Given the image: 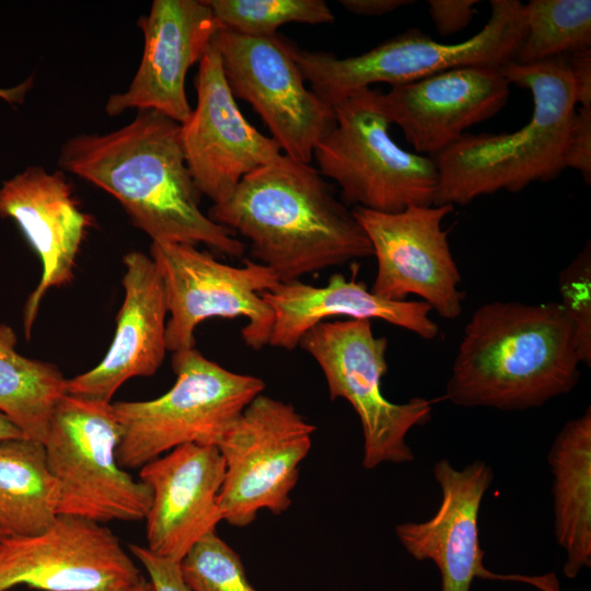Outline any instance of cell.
I'll return each mask as SVG.
<instances>
[{"label": "cell", "instance_id": "obj_29", "mask_svg": "<svg viewBox=\"0 0 591 591\" xmlns=\"http://www.w3.org/2000/svg\"><path fill=\"white\" fill-rule=\"evenodd\" d=\"M563 311L571 322L581 363L591 364V247L584 248L558 277Z\"/></svg>", "mask_w": 591, "mask_h": 591}, {"label": "cell", "instance_id": "obj_9", "mask_svg": "<svg viewBox=\"0 0 591 591\" xmlns=\"http://www.w3.org/2000/svg\"><path fill=\"white\" fill-rule=\"evenodd\" d=\"M299 346L323 371L331 399L344 398L358 415L363 433V467L412 462L414 454L406 436L431 419L432 402L413 397L393 403L383 395L387 339L373 334L371 321H324L306 332Z\"/></svg>", "mask_w": 591, "mask_h": 591}, {"label": "cell", "instance_id": "obj_27", "mask_svg": "<svg viewBox=\"0 0 591 591\" xmlns=\"http://www.w3.org/2000/svg\"><path fill=\"white\" fill-rule=\"evenodd\" d=\"M221 28L273 37L288 23L326 24L335 16L324 0H205Z\"/></svg>", "mask_w": 591, "mask_h": 591}, {"label": "cell", "instance_id": "obj_35", "mask_svg": "<svg viewBox=\"0 0 591 591\" xmlns=\"http://www.w3.org/2000/svg\"><path fill=\"white\" fill-rule=\"evenodd\" d=\"M31 85H32V79H27L26 81L22 82L21 84L14 88H9V89L0 88V97L10 103L22 102L25 93L28 91Z\"/></svg>", "mask_w": 591, "mask_h": 591}, {"label": "cell", "instance_id": "obj_23", "mask_svg": "<svg viewBox=\"0 0 591 591\" xmlns=\"http://www.w3.org/2000/svg\"><path fill=\"white\" fill-rule=\"evenodd\" d=\"M548 463L554 476V529L566 551L564 575L578 576L591 566V409L561 428Z\"/></svg>", "mask_w": 591, "mask_h": 591}, {"label": "cell", "instance_id": "obj_19", "mask_svg": "<svg viewBox=\"0 0 591 591\" xmlns=\"http://www.w3.org/2000/svg\"><path fill=\"white\" fill-rule=\"evenodd\" d=\"M152 491L146 517L147 548L179 563L190 547L222 521L219 494L224 463L216 445L187 443L140 467Z\"/></svg>", "mask_w": 591, "mask_h": 591}, {"label": "cell", "instance_id": "obj_2", "mask_svg": "<svg viewBox=\"0 0 591 591\" xmlns=\"http://www.w3.org/2000/svg\"><path fill=\"white\" fill-rule=\"evenodd\" d=\"M208 217L250 241L281 282L372 255L362 227L320 172L281 154L245 175Z\"/></svg>", "mask_w": 591, "mask_h": 591}, {"label": "cell", "instance_id": "obj_38", "mask_svg": "<svg viewBox=\"0 0 591 591\" xmlns=\"http://www.w3.org/2000/svg\"><path fill=\"white\" fill-rule=\"evenodd\" d=\"M8 537L7 533L0 528V541Z\"/></svg>", "mask_w": 591, "mask_h": 591}, {"label": "cell", "instance_id": "obj_11", "mask_svg": "<svg viewBox=\"0 0 591 591\" xmlns=\"http://www.w3.org/2000/svg\"><path fill=\"white\" fill-rule=\"evenodd\" d=\"M150 256L165 290L167 350L194 348L196 326L211 317L243 316L247 320L241 331L245 345L256 350L268 345L274 312L262 293L280 282L271 269L251 259L231 266L183 243L152 242Z\"/></svg>", "mask_w": 591, "mask_h": 591}, {"label": "cell", "instance_id": "obj_18", "mask_svg": "<svg viewBox=\"0 0 591 591\" xmlns=\"http://www.w3.org/2000/svg\"><path fill=\"white\" fill-rule=\"evenodd\" d=\"M509 94L500 67L466 66L393 85L382 92V106L416 153L432 158L498 114Z\"/></svg>", "mask_w": 591, "mask_h": 591}, {"label": "cell", "instance_id": "obj_36", "mask_svg": "<svg viewBox=\"0 0 591 591\" xmlns=\"http://www.w3.org/2000/svg\"><path fill=\"white\" fill-rule=\"evenodd\" d=\"M23 432L0 412V441L23 438Z\"/></svg>", "mask_w": 591, "mask_h": 591}, {"label": "cell", "instance_id": "obj_1", "mask_svg": "<svg viewBox=\"0 0 591 591\" xmlns=\"http://www.w3.org/2000/svg\"><path fill=\"white\" fill-rule=\"evenodd\" d=\"M58 164L111 194L152 242L201 243L232 257L245 252L232 231L200 210L181 124L157 111H138L129 124L107 134L69 138Z\"/></svg>", "mask_w": 591, "mask_h": 591}, {"label": "cell", "instance_id": "obj_6", "mask_svg": "<svg viewBox=\"0 0 591 591\" xmlns=\"http://www.w3.org/2000/svg\"><path fill=\"white\" fill-rule=\"evenodd\" d=\"M174 385L150 401L112 403L120 427L119 465L141 467L187 443L219 447L244 408L265 389L255 375L230 371L195 347L173 352Z\"/></svg>", "mask_w": 591, "mask_h": 591}, {"label": "cell", "instance_id": "obj_5", "mask_svg": "<svg viewBox=\"0 0 591 591\" xmlns=\"http://www.w3.org/2000/svg\"><path fill=\"white\" fill-rule=\"evenodd\" d=\"M489 4L490 15L484 27L455 44L437 42L412 28L357 56L338 58L293 44L291 53L311 90L331 106L374 83L393 86L466 66L501 68L514 60L522 42L523 3L491 0Z\"/></svg>", "mask_w": 591, "mask_h": 591}, {"label": "cell", "instance_id": "obj_25", "mask_svg": "<svg viewBox=\"0 0 591 591\" xmlns=\"http://www.w3.org/2000/svg\"><path fill=\"white\" fill-rule=\"evenodd\" d=\"M67 394V379L47 362L16 351L14 331L0 324V412L25 438L44 443L59 401Z\"/></svg>", "mask_w": 591, "mask_h": 591}, {"label": "cell", "instance_id": "obj_32", "mask_svg": "<svg viewBox=\"0 0 591 591\" xmlns=\"http://www.w3.org/2000/svg\"><path fill=\"white\" fill-rule=\"evenodd\" d=\"M429 15L441 36H451L465 28L477 12V0H429Z\"/></svg>", "mask_w": 591, "mask_h": 591}, {"label": "cell", "instance_id": "obj_12", "mask_svg": "<svg viewBox=\"0 0 591 591\" xmlns=\"http://www.w3.org/2000/svg\"><path fill=\"white\" fill-rule=\"evenodd\" d=\"M212 44L233 96L252 105L283 154L310 163L336 118L334 107L305 86L291 43L278 35L250 37L220 27Z\"/></svg>", "mask_w": 591, "mask_h": 591}, {"label": "cell", "instance_id": "obj_34", "mask_svg": "<svg viewBox=\"0 0 591 591\" xmlns=\"http://www.w3.org/2000/svg\"><path fill=\"white\" fill-rule=\"evenodd\" d=\"M338 2L348 12L361 16H380L414 3L409 0H339Z\"/></svg>", "mask_w": 591, "mask_h": 591}, {"label": "cell", "instance_id": "obj_33", "mask_svg": "<svg viewBox=\"0 0 591 591\" xmlns=\"http://www.w3.org/2000/svg\"><path fill=\"white\" fill-rule=\"evenodd\" d=\"M577 106H591V48L567 55Z\"/></svg>", "mask_w": 591, "mask_h": 591}, {"label": "cell", "instance_id": "obj_24", "mask_svg": "<svg viewBox=\"0 0 591 591\" xmlns=\"http://www.w3.org/2000/svg\"><path fill=\"white\" fill-rule=\"evenodd\" d=\"M59 485L45 445L19 438L0 441V528L8 536H31L56 520Z\"/></svg>", "mask_w": 591, "mask_h": 591}, {"label": "cell", "instance_id": "obj_13", "mask_svg": "<svg viewBox=\"0 0 591 591\" xmlns=\"http://www.w3.org/2000/svg\"><path fill=\"white\" fill-rule=\"evenodd\" d=\"M351 210L376 259L372 293L392 301L415 294L443 318L461 314L465 298L460 289L462 278L442 228L453 206L415 205L398 212L362 207Z\"/></svg>", "mask_w": 591, "mask_h": 591}, {"label": "cell", "instance_id": "obj_37", "mask_svg": "<svg viewBox=\"0 0 591 591\" xmlns=\"http://www.w3.org/2000/svg\"><path fill=\"white\" fill-rule=\"evenodd\" d=\"M104 591H154V590L150 581L142 578L137 583L126 586V587L115 588V589H108Z\"/></svg>", "mask_w": 591, "mask_h": 591}, {"label": "cell", "instance_id": "obj_14", "mask_svg": "<svg viewBox=\"0 0 591 591\" xmlns=\"http://www.w3.org/2000/svg\"><path fill=\"white\" fill-rule=\"evenodd\" d=\"M140 570L106 525L58 514L44 532L0 541V591H104L137 583Z\"/></svg>", "mask_w": 591, "mask_h": 591}, {"label": "cell", "instance_id": "obj_26", "mask_svg": "<svg viewBox=\"0 0 591 591\" xmlns=\"http://www.w3.org/2000/svg\"><path fill=\"white\" fill-rule=\"evenodd\" d=\"M513 62L530 65L591 48L590 0H531Z\"/></svg>", "mask_w": 591, "mask_h": 591}, {"label": "cell", "instance_id": "obj_20", "mask_svg": "<svg viewBox=\"0 0 591 591\" xmlns=\"http://www.w3.org/2000/svg\"><path fill=\"white\" fill-rule=\"evenodd\" d=\"M0 217L12 219L42 262V276L23 313L30 339L40 302L48 290L68 285L81 244L92 225L73 198L61 171L31 166L0 187Z\"/></svg>", "mask_w": 591, "mask_h": 591}, {"label": "cell", "instance_id": "obj_31", "mask_svg": "<svg viewBox=\"0 0 591 591\" xmlns=\"http://www.w3.org/2000/svg\"><path fill=\"white\" fill-rule=\"evenodd\" d=\"M129 551L146 569L154 591H189L182 578L179 563L136 544H130Z\"/></svg>", "mask_w": 591, "mask_h": 591}, {"label": "cell", "instance_id": "obj_17", "mask_svg": "<svg viewBox=\"0 0 591 591\" xmlns=\"http://www.w3.org/2000/svg\"><path fill=\"white\" fill-rule=\"evenodd\" d=\"M143 33L139 68L126 91L112 94L105 112L157 111L178 124L192 113L185 79L220 28L205 0H154L138 21Z\"/></svg>", "mask_w": 591, "mask_h": 591}, {"label": "cell", "instance_id": "obj_28", "mask_svg": "<svg viewBox=\"0 0 591 591\" xmlns=\"http://www.w3.org/2000/svg\"><path fill=\"white\" fill-rule=\"evenodd\" d=\"M179 570L189 591H259L248 581L240 555L217 531L190 547Z\"/></svg>", "mask_w": 591, "mask_h": 591}, {"label": "cell", "instance_id": "obj_22", "mask_svg": "<svg viewBox=\"0 0 591 591\" xmlns=\"http://www.w3.org/2000/svg\"><path fill=\"white\" fill-rule=\"evenodd\" d=\"M262 297L274 312L268 345L275 348H297L306 332L334 316L381 320L422 339H433L439 333V326L429 316L432 310L426 302L380 298L355 276L347 279L339 273L333 274L322 287L301 280L280 281Z\"/></svg>", "mask_w": 591, "mask_h": 591}, {"label": "cell", "instance_id": "obj_30", "mask_svg": "<svg viewBox=\"0 0 591 591\" xmlns=\"http://www.w3.org/2000/svg\"><path fill=\"white\" fill-rule=\"evenodd\" d=\"M566 167L579 171L584 183H591V106H576Z\"/></svg>", "mask_w": 591, "mask_h": 591}, {"label": "cell", "instance_id": "obj_10", "mask_svg": "<svg viewBox=\"0 0 591 591\" xmlns=\"http://www.w3.org/2000/svg\"><path fill=\"white\" fill-rule=\"evenodd\" d=\"M315 430L291 404L257 395L218 447L224 463L222 521L245 528L262 510L286 512Z\"/></svg>", "mask_w": 591, "mask_h": 591}, {"label": "cell", "instance_id": "obj_15", "mask_svg": "<svg viewBox=\"0 0 591 591\" xmlns=\"http://www.w3.org/2000/svg\"><path fill=\"white\" fill-rule=\"evenodd\" d=\"M195 88L196 107L181 124L182 148L197 188L219 204L245 175L274 162L282 152L241 113L212 42L199 61Z\"/></svg>", "mask_w": 591, "mask_h": 591}, {"label": "cell", "instance_id": "obj_8", "mask_svg": "<svg viewBox=\"0 0 591 591\" xmlns=\"http://www.w3.org/2000/svg\"><path fill=\"white\" fill-rule=\"evenodd\" d=\"M120 427L112 403L66 394L44 441L59 485L58 514L99 523L146 519L152 491L118 463Z\"/></svg>", "mask_w": 591, "mask_h": 591}, {"label": "cell", "instance_id": "obj_16", "mask_svg": "<svg viewBox=\"0 0 591 591\" xmlns=\"http://www.w3.org/2000/svg\"><path fill=\"white\" fill-rule=\"evenodd\" d=\"M433 474L442 491L438 511L425 522L396 525L395 533L412 557L436 564L441 573V591H470L476 578L524 582L541 591H560L555 573L501 575L484 566L477 520L484 494L494 478L487 463L475 461L457 470L448 460H440Z\"/></svg>", "mask_w": 591, "mask_h": 591}, {"label": "cell", "instance_id": "obj_21", "mask_svg": "<svg viewBox=\"0 0 591 591\" xmlns=\"http://www.w3.org/2000/svg\"><path fill=\"white\" fill-rule=\"evenodd\" d=\"M123 263L125 296L112 344L96 367L67 380L68 395L111 403L127 380L153 375L164 360L167 305L161 275L139 251Z\"/></svg>", "mask_w": 591, "mask_h": 591}, {"label": "cell", "instance_id": "obj_3", "mask_svg": "<svg viewBox=\"0 0 591 591\" xmlns=\"http://www.w3.org/2000/svg\"><path fill=\"white\" fill-rule=\"evenodd\" d=\"M581 361L558 301L482 304L466 323L445 398L463 407L523 410L569 393Z\"/></svg>", "mask_w": 591, "mask_h": 591}, {"label": "cell", "instance_id": "obj_4", "mask_svg": "<svg viewBox=\"0 0 591 591\" xmlns=\"http://www.w3.org/2000/svg\"><path fill=\"white\" fill-rule=\"evenodd\" d=\"M501 71L510 84L530 91L529 121L512 132L465 134L432 157L438 172L433 205L465 206L502 189L517 193L566 169L577 106L567 57L530 65L512 61Z\"/></svg>", "mask_w": 591, "mask_h": 591}, {"label": "cell", "instance_id": "obj_7", "mask_svg": "<svg viewBox=\"0 0 591 591\" xmlns=\"http://www.w3.org/2000/svg\"><path fill=\"white\" fill-rule=\"evenodd\" d=\"M333 107L335 126L316 146L313 158L320 174L339 185L346 204L380 212L433 205L434 161L393 140L382 91L360 89Z\"/></svg>", "mask_w": 591, "mask_h": 591}]
</instances>
